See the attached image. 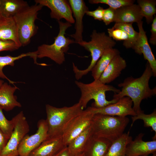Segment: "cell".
I'll use <instances>...</instances> for the list:
<instances>
[{"label": "cell", "mask_w": 156, "mask_h": 156, "mask_svg": "<svg viewBox=\"0 0 156 156\" xmlns=\"http://www.w3.org/2000/svg\"><path fill=\"white\" fill-rule=\"evenodd\" d=\"M16 156H20L19 155H18Z\"/></svg>", "instance_id": "7bdbcfd3"}, {"label": "cell", "mask_w": 156, "mask_h": 156, "mask_svg": "<svg viewBox=\"0 0 156 156\" xmlns=\"http://www.w3.org/2000/svg\"><path fill=\"white\" fill-rule=\"evenodd\" d=\"M112 143L107 139L93 135L84 153L86 156H105Z\"/></svg>", "instance_id": "7402d4cb"}, {"label": "cell", "mask_w": 156, "mask_h": 156, "mask_svg": "<svg viewBox=\"0 0 156 156\" xmlns=\"http://www.w3.org/2000/svg\"><path fill=\"white\" fill-rule=\"evenodd\" d=\"M3 109L0 107V129L9 139L14 129V123L12 119L8 120L5 117Z\"/></svg>", "instance_id": "4dcf8cb0"}, {"label": "cell", "mask_w": 156, "mask_h": 156, "mask_svg": "<svg viewBox=\"0 0 156 156\" xmlns=\"http://www.w3.org/2000/svg\"><path fill=\"white\" fill-rule=\"evenodd\" d=\"M76 156H86L84 153L80 154Z\"/></svg>", "instance_id": "60d3db41"}, {"label": "cell", "mask_w": 156, "mask_h": 156, "mask_svg": "<svg viewBox=\"0 0 156 156\" xmlns=\"http://www.w3.org/2000/svg\"><path fill=\"white\" fill-rule=\"evenodd\" d=\"M143 18L140 7L134 3L115 10L114 22L132 24L142 21Z\"/></svg>", "instance_id": "e0dca14e"}, {"label": "cell", "mask_w": 156, "mask_h": 156, "mask_svg": "<svg viewBox=\"0 0 156 156\" xmlns=\"http://www.w3.org/2000/svg\"><path fill=\"white\" fill-rule=\"evenodd\" d=\"M9 139L0 129V152L6 145Z\"/></svg>", "instance_id": "8d00e7d4"}, {"label": "cell", "mask_w": 156, "mask_h": 156, "mask_svg": "<svg viewBox=\"0 0 156 156\" xmlns=\"http://www.w3.org/2000/svg\"><path fill=\"white\" fill-rule=\"evenodd\" d=\"M109 36L116 41H126L128 39L127 34L123 30L112 27L107 29Z\"/></svg>", "instance_id": "1f68e13d"}, {"label": "cell", "mask_w": 156, "mask_h": 156, "mask_svg": "<svg viewBox=\"0 0 156 156\" xmlns=\"http://www.w3.org/2000/svg\"><path fill=\"white\" fill-rule=\"evenodd\" d=\"M137 23L139 36L132 49L139 55H143L144 59L147 61L152 69L153 76L156 77V60L148 42L146 32L143 28V22L141 21Z\"/></svg>", "instance_id": "4fadbf2b"}, {"label": "cell", "mask_w": 156, "mask_h": 156, "mask_svg": "<svg viewBox=\"0 0 156 156\" xmlns=\"http://www.w3.org/2000/svg\"><path fill=\"white\" fill-rule=\"evenodd\" d=\"M133 103L129 97L125 96L115 103L101 108L89 107L87 109L94 114H100L114 116L126 117L134 116L137 114L133 108Z\"/></svg>", "instance_id": "8fae6325"}, {"label": "cell", "mask_w": 156, "mask_h": 156, "mask_svg": "<svg viewBox=\"0 0 156 156\" xmlns=\"http://www.w3.org/2000/svg\"><path fill=\"white\" fill-rule=\"evenodd\" d=\"M0 39L14 41L20 47L16 23L13 17L0 15Z\"/></svg>", "instance_id": "44dd1931"}, {"label": "cell", "mask_w": 156, "mask_h": 156, "mask_svg": "<svg viewBox=\"0 0 156 156\" xmlns=\"http://www.w3.org/2000/svg\"><path fill=\"white\" fill-rule=\"evenodd\" d=\"M53 156H70L67 146H65Z\"/></svg>", "instance_id": "74e56055"}, {"label": "cell", "mask_w": 156, "mask_h": 156, "mask_svg": "<svg viewBox=\"0 0 156 156\" xmlns=\"http://www.w3.org/2000/svg\"><path fill=\"white\" fill-rule=\"evenodd\" d=\"M129 122L127 116L94 114L91 124L93 135L107 139L112 143L124 133Z\"/></svg>", "instance_id": "7a4b0ae2"}, {"label": "cell", "mask_w": 156, "mask_h": 156, "mask_svg": "<svg viewBox=\"0 0 156 156\" xmlns=\"http://www.w3.org/2000/svg\"><path fill=\"white\" fill-rule=\"evenodd\" d=\"M154 16L151 25V34L149 42L151 44L155 45H156V16L155 15Z\"/></svg>", "instance_id": "d590c367"}, {"label": "cell", "mask_w": 156, "mask_h": 156, "mask_svg": "<svg viewBox=\"0 0 156 156\" xmlns=\"http://www.w3.org/2000/svg\"><path fill=\"white\" fill-rule=\"evenodd\" d=\"M132 123L131 127L134 122L138 119L142 120L145 127H151L155 132L156 134V110L155 109L151 114H147L144 113V111L139 113L134 116L131 117Z\"/></svg>", "instance_id": "f1b7e54d"}, {"label": "cell", "mask_w": 156, "mask_h": 156, "mask_svg": "<svg viewBox=\"0 0 156 156\" xmlns=\"http://www.w3.org/2000/svg\"><path fill=\"white\" fill-rule=\"evenodd\" d=\"M144 134L141 133L134 140H132L126 148L127 156H148L156 153V140L145 141L142 138Z\"/></svg>", "instance_id": "5bb4252c"}, {"label": "cell", "mask_w": 156, "mask_h": 156, "mask_svg": "<svg viewBox=\"0 0 156 156\" xmlns=\"http://www.w3.org/2000/svg\"><path fill=\"white\" fill-rule=\"evenodd\" d=\"M4 82V81L3 80L0 79V87L1 86Z\"/></svg>", "instance_id": "f35d334b"}, {"label": "cell", "mask_w": 156, "mask_h": 156, "mask_svg": "<svg viewBox=\"0 0 156 156\" xmlns=\"http://www.w3.org/2000/svg\"><path fill=\"white\" fill-rule=\"evenodd\" d=\"M38 129L35 134H27L23 138L18 148L19 155L29 156L30 153L49 138L48 127L46 120L38 122Z\"/></svg>", "instance_id": "30bf717a"}, {"label": "cell", "mask_w": 156, "mask_h": 156, "mask_svg": "<svg viewBox=\"0 0 156 156\" xmlns=\"http://www.w3.org/2000/svg\"><path fill=\"white\" fill-rule=\"evenodd\" d=\"M129 131L112 143L105 156H127L126 148L132 140Z\"/></svg>", "instance_id": "d4e9b609"}, {"label": "cell", "mask_w": 156, "mask_h": 156, "mask_svg": "<svg viewBox=\"0 0 156 156\" xmlns=\"http://www.w3.org/2000/svg\"><path fill=\"white\" fill-rule=\"evenodd\" d=\"M112 27L120 29L126 32L128 35V39L124 41L123 44L127 49L133 48L137 40L139 33L134 29L132 24L115 23Z\"/></svg>", "instance_id": "4316f807"}, {"label": "cell", "mask_w": 156, "mask_h": 156, "mask_svg": "<svg viewBox=\"0 0 156 156\" xmlns=\"http://www.w3.org/2000/svg\"><path fill=\"white\" fill-rule=\"evenodd\" d=\"M1 14L7 17H13L29 6L27 2L23 0H1Z\"/></svg>", "instance_id": "484cf974"}, {"label": "cell", "mask_w": 156, "mask_h": 156, "mask_svg": "<svg viewBox=\"0 0 156 156\" xmlns=\"http://www.w3.org/2000/svg\"><path fill=\"white\" fill-rule=\"evenodd\" d=\"M36 3L45 6L51 10L50 16L57 21L64 18L67 22L74 23L75 20L72 11L68 2L66 0H35Z\"/></svg>", "instance_id": "7c38bea8"}, {"label": "cell", "mask_w": 156, "mask_h": 156, "mask_svg": "<svg viewBox=\"0 0 156 156\" xmlns=\"http://www.w3.org/2000/svg\"><path fill=\"white\" fill-rule=\"evenodd\" d=\"M45 108L49 137L62 135L68 123L83 110L79 102L71 106L60 108L47 104Z\"/></svg>", "instance_id": "5b68a950"}, {"label": "cell", "mask_w": 156, "mask_h": 156, "mask_svg": "<svg viewBox=\"0 0 156 156\" xmlns=\"http://www.w3.org/2000/svg\"><path fill=\"white\" fill-rule=\"evenodd\" d=\"M68 2L75 18V33L70 36L78 44L83 41V19L86 13L89 10L88 7L83 0H69Z\"/></svg>", "instance_id": "9a60e30c"}, {"label": "cell", "mask_w": 156, "mask_h": 156, "mask_svg": "<svg viewBox=\"0 0 156 156\" xmlns=\"http://www.w3.org/2000/svg\"><path fill=\"white\" fill-rule=\"evenodd\" d=\"M115 16V10L110 7L104 9L103 20L106 25L114 22Z\"/></svg>", "instance_id": "836d02e7"}, {"label": "cell", "mask_w": 156, "mask_h": 156, "mask_svg": "<svg viewBox=\"0 0 156 156\" xmlns=\"http://www.w3.org/2000/svg\"><path fill=\"white\" fill-rule=\"evenodd\" d=\"M104 9L99 6L95 10L90 11L88 10L86 13L87 15L92 17L95 20L102 21Z\"/></svg>", "instance_id": "e575fe53"}, {"label": "cell", "mask_w": 156, "mask_h": 156, "mask_svg": "<svg viewBox=\"0 0 156 156\" xmlns=\"http://www.w3.org/2000/svg\"><path fill=\"white\" fill-rule=\"evenodd\" d=\"M126 66L125 60L118 54L112 59L99 79L104 84L109 83L118 77Z\"/></svg>", "instance_id": "ac0fdd59"}, {"label": "cell", "mask_w": 156, "mask_h": 156, "mask_svg": "<svg viewBox=\"0 0 156 156\" xmlns=\"http://www.w3.org/2000/svg\"><path fill=\"white\" fill-rule=\"evenodd\" d=\"M135 2L133 0H90V3L92 4L103 3L107 5L110 7L116 10L127 5L132 4Z\"/></svg>", "instance_id": "f546056e"}, {"label": "cell", "mask_w": 156, "mask_h": 156, "mask_svg": "<svg viewBox=\"0 0 156 156\" xmlns=\"http://www.w3.org/2000/svg\"><path fill=\"white\" fill-rule=\"evenodd\" d=\"M1 1L0 0V15L1 14Z\"/></svg>", "instance_id": "ab89813d"}, {"label": "cell", "mask_w": 156, "mask_h": 156, "mask_svg": "<svg viewBox=\"0 0 156 156\" xmlns=\"http://www.w3.org/2000/svg\"><path fill=\"white\" fill-rule=\"evenodd\" d=\"M59 27L58 34L54 38V42L51 44H43L39 46L36 51L37 57H47L59 65L65 60V56L69 49L70 44L75 43V40L65 37L66 30L72 26L71 24L57 21Z\"/></svg>", "instance_id": "8992f818"}, {"label": "cell", "mask_w": 156, "mask_h": 156, "mask_svg": "<svg viewBox=\"0 0 156 156\" xmlns=\"http://www.w3.org/2000/svg\"><path fill=\"white\" fill-rule=\"evenodd\" d=\"M93 136L91 125L73 139L67 146L70 156H76L84 153Z\"/></svg>", "instance_id": "d6986e66"}, {"label": "cell", "mask_w": 156, "mask_h": 156, "mask_svg": "<svg viewBox=\"0 0 156 156\" xmlns=\"http://www.w3.org/2000/svg\"><path fill=\"white\" fill-rule=\"evenodd\" d=\"M12 119L14 123L13 130L6 145L0 152V156L19 155V145L29 131V125L22 111Z\"/></svg>", "instance_id": "ba28073f"}, {"label": "cell", "mask_w": 156, "mask_h": 156, "mask_svg": "<svg viewBox=\"0 0 156 156\" xmlns=\"http://www.w3.org/2000/svg\"><path fill=\"white\" fill-rule=\"evenodd\" d=\"M151 156H156V153L153 154V155H151Z\"/></svg>", "instance_id": "b9f144b4"}, {"label": "cell", "mask_w": 156, "mask_h": 156, "mask_svg": "<svg viewBox=\"0 0 156 156\" xmlns=\"http://www.w3.org/2000/svg\"><path fill=\"white\" fill-rule=\"evenodd\" d=\"M120 54L119 51L112 48L106 50L92 69V76L94 80L99 79L114 57Z\"/></svg>", "instance_id": "603a6c76"}, {"label": "cell", "mask_w": 156, "mask_h": 156, "mask_svg": "<svg viewBox=\"0 0 156 156\" xmlns=\"http://www.w3.org/2000/svg\"><path fill=\"white\" fill-rule=\"evenodd\" d=\"M94 114L87 109L70 121L62 134L65 146H67L73 139L91 125Z\"/></svg>", "instance_id": "9c48e42d"}, {"label": "cell", "mask_w": 156, "mask_h": 156, "mask_svg": "<svg viewBox=\"0 0 156 156\" xmlns=\"http://www.w3.org/2000/svg\"><path fill=\"white\" fill-rule=\"evenodd\" d=\"M17 89L19 88L16 86H12L7 82H4L0 87V107L3 109L9 111L15 107H21L14 95Z\"/></svg>", "instance_id": "ffe728a7"}, {"label": "cell", "mask_w": 156, "mask_h": 156, "mask_svg": "<svg viewBox=\"0 0 156 156\" xmlns=\"http://www.w3.org/2000/svg\"><path fill=\"white\" fill-rule=\"evenodd\" d=\"M138 5L140 8L143 17H144L148 24L152 23L153 16L156 13L155 0H138Z\"/></svg>", "instance_id": "83f0119b"}, {"label": "cell", "mask_w": 156, "mask_h": 156, "mask_svg": "<svg viewBox=\"0 0 156 156\" xmlns=\"http://www.w3.org/2000/svg\"><path fill=\"white\" fill-rule=\"evenodd\" d=\"M20 48L13 41L0 39V52L3 51H13Z\"/></svg>", "instance_id": "d6a6232c"}, {"label": "cell", "mask_w": 156, "mask_h": 156, "mask_svg": "<svg viewBox=\"0 0 156 156\" xmlns=\"http://www.w3.org/2000/svg\"><path fill=\"white\" fill-rule=\"evenodd\" d=\"M43 6L36 4L28 6L13 18L16 26L18 38L22 46L28 44L36 33L38 27L35 24L38 12Z\"/></svg>", "instance_id": "52a82bcc"}, {"label": "cell", "mask_w": 156, "mask_h": 156, "mask_svg": "<svg viewBox=\"0 0 156 156\" xmlns=\"http://www.w3.org/2000/svg\"><path fill=\"white\" fill-rule=\"evenodd\" d=\"M91 40L87 42L83 40L78 43L90 53L91 60L90 65L86 69L80 70L73 63V71L77 80L81 79L91 71L95 64L106 49L113 48L116 43L105 32H97L94 30L90 36Z\"/></svg>", "instance_id": "277c9868"}, {"label": "cell", "mask_w": 156, "mask_h": 156, "mask_svg": "<svg viewBox=\"0 0 156 156\" xmlns=\"http://www.w3.org/2000/svg\"><path fill=\"white\" fill-rule=\"evenodd\" d=\"M65 146L62 135L49 137L29 156H53Z\"/></svg>", "instance_id": "2e32d148"}, {"label": "cell", "mask_w": 156, "mask_h": 156, "mask_svg": "<svg viewBox=\"0 0 156 156\" xmlns=\"http://www.w3.org/2000/svg\"><path fill=\"white\" fill-rule=\"evenodd\" d=\"M26 57H29L32 58L34 61V63L35 64L37 63V53L36 51L23 53L17 56L14 57L10 55L0 56V78L6 79L10 83L14 86V84L18 82L12 81L9 79L4 74L3 69L5 66H14L15 61Z\"/></svg>", "instance_id": "cb8c5ba5"}, {"label": "cell", "mask_w": 156, "mask_h": 156, "mask_svg": "<svg viewBox=\"0 0 156 156\" xmlns=\"http://www.w3.org/2000/svg\"><path fill=\"white\" fill-rule=\"evenodd\" d=\"M152 76V69L147 62L140 77L137 78L132 76L127 77L118 85L121 90L118 93L114 94L113 99L118 100L123 97H129L132 101L133 108L136 114L143 112L140 107L142 101L156 94V87L151 89L149 86V81Z\"/></svg>", "instance_id": "6da1fadb"}, {"label": "cell", "mask_w": 156, "mask_h": 156, "mask_svg": "<svg viewBox=\"0 0 156 156\" xmlns=\"http://www.w3.org/2000/svg\"><path fill=\"white\" fill-rule=\"evenodd\" d=\"M75 83L81 92L79 102L83 109L86 107L88 102L92 99L94 101L92 107L96 108L104 107L118 101L113 99L110 101L107 100L106 92L110 91L116 94L118 93L120 90L113 86L104 84L99 79L94 80L88 83L75 81Z\"/></svg>", "instance_id": "3957f363"}]
</instances>
